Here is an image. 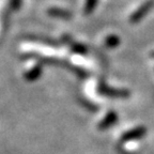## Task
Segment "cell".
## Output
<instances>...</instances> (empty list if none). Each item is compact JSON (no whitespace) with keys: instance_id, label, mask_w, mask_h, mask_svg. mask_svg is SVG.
Masks as SVG:
<instances>
[{"instance_id":"1","label":"cell","mask_w":154,"mask_h":154,"mask_svg":"<svg viewBox=\"0 0 154 154\" xmlns=\"http://www.w3.org/2000/svg\"><path fill=\"white\" fill-rule=\"evenodd\" d=\"M147 134V130L144 128H136L132 131H128L122 136V141H131L141 138Z\"/></svg>"},{"instance_id":"2","label":"cell","mask_w":154,"mask_h":154,"mask_svg":"<svg viewBox=\"0 0 154 154\" xmlns=\"http://www.w3.org/2000/svg\"><path fill=\"white\" fill-rule=\"evenodd\" d=\"M117 119H118L117 113L113 112V111H110V112L104 118V120L101 121V123L99 124V128L100 130H106V128H110L111 125H113L117 122Z\"/></svg>"},{"instance_id":"3","label":"cell","mask_w":154,"mask_h":154,"mask_svg":"<svg viewBox=\"0 0 154 154\" xmlns=\"http://www.w3.org/2000/svg\"><path fill=\"white\" fill-rule=\"evenodd\" d=\"M41 73H42V70L38 66L33 67L32 70H30L29 72H27L26 74H25V78H26L27 80H29V82H33V80L38 79V77H40Z\"/></svg>"},{"instance_id":"4","label":"cell","mask_w":154,"mask_h":154,"mask_svg":"<svg viewBox=\"0 0 154 154\" xmlns=\"http://www.w3.org/2000/svg\"><path fill=\"white\" fill-rule=\"evenodd\" d=\"M101 91L103 93H106V95H112V96H128V92L125 91H115V90L107 89V88H102Z\"/></svg>"},{"instance_id":"5","label":"cell","mask_w":154,"mask_h":154,"mask_svg":"<svg viewBox=\"0 0 154 154\" xmlns=\"http://www.w3.org/2000/svg\"><path fill=\"white\" fill-rule=\"evenodd\" d=\"M49 14L51 15H55V16H59V15H64V16H67V12H62V11H58V10H49Z\"/></svg>"},{"instance_id":"6","label":"cell","mask_w":154,"mask_h":154,"mask_svg":"<svg viewBox=\"0 0 154 154\" xmlns=\"http://www.w3.org/2000/svg\"><path fill=\"white\" fill-rule=\"evenodd\" d=\"M20 2H22V0H12V1H11V7L14 10L18 9L19 5H20Z\"/></svg>"}]
</instances>
